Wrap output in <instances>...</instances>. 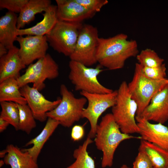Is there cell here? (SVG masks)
<instances>
[{"label":"cell","instance_id":"6da1fadb","mask_svg":"<svg viewBox=\"0 0 168 168\" xmlns=\"http://www.w3.org/2000/svg\"><path fill=\"white\" fill-rule=\"evenodd\" d=\"M120 33L107 38H99L96 59L99 65L110 70L123 68L126 61L138 54L137 41Z\"/></svg>","mask_w":168,"mask_h":168},{"label":"cell","instance_id":"7a4b0ae2","mask_svg":"<svg viewBox=\"0 0 168 168\" xmlns=\"http://www.w3.org/2000/svg\"><path fill=\"white\" fill-rule=\"evenodd\" d=\"M94 142L97 148L102 152V168L111 167L113 164L115 151L123 141L134 138H139L123 133L112 113L103 116L96 130Z\"/></svg>","mask_w":168,"mask_h":168},{"label":"cell","instance_id":"3957f363","mask_svg":"<svg viewBox=\"0 0 168 168\" xmlns=\"http://www.w3.org/2000/svg\"><path fill=\"white\" fill-rule=\"evenodd\" d=\"M137 110V104L131 97L128 84L123 81L117 90L116 103L112 107L111 113L123 133L130 135L139 133L135 119Z\"/></svg>","mask_w":168,"mask_h":168},{"label":"cell","instance_id":"277c9868","mask_svg":"<svg viewBox=\"0 0 168 168\" xmlns=\"http://www.w3.org/2000/svg\"><path fill=\"white\" fill-rule=\"evenodd\" d=\"M167 83L166 78L155 80L147 78L142 72V66L136 63L133 79L128 86L132 98L138 105L136 116H140L153 96Z\"/></svg>","mask_w":168,"mask_h":168},{"label":"cell","instance_id":"5b68a950","mask_svg":"<svg viewBox=\"0 0 168 168\" xmlns=\"http://www.w3.org/2000/svg\"><path fill=\"white\" fill-rule=\"evenodd\" d=\"M61 101L54 109L46 113L48 118L55 119L67 128L82 118V113L87 102L84 97L77 98L63 84L60 86Z\"/></svg>","mask_w":168,"mask_h":168},{"label":"cell","instance_id":"8992f818","mask_svg":"<svg viewBox=\"0 0 168 168\" xmlns=\"http://www.w3.org/2000/svg\"><path fill=\"white\" fill-rule=\"evenodd\" d=\"M69 67L68 78L74 85L76 91L100 94L109 93L113 91L102 85L98 81L97 76L104 70L100 65L95 68H90L71 60Z\"/></svg>","mask_w":168,"mask_h":168},{"label":"cell","instance_id":"52a82bcc","mask_svg":"<svg viewBox=\"0 0 168 168\" xmlns=\"http://www.w3.org/2000/svg\"><path fill=\"white\" fill-rule=\"evenodd\" d=\"M82 23L58 20L45 35L49 45L55 50L69 57L75 49Z\"/></svg>","mask_w":168,"mask_h":168},{"label":"cell","instance_id":"ba28073f","mask_svg":"<svg viewBox=\"0 0 168 168\" xmlns=\"http://www.w3.org/2000/svg\"><path fill=\"white\" fill-rule=\"evenodd\" d=\"M59 74L58 65L51 56L47 54L35 63L29 65L25 73L17 80L20 88L32 83L33 87L40 91L45 87V80L54 79Z\"/></svg>","mask_w":168,"mask_h":168},{"label":"cell","instance_id":"9c48e42d","mask_svg":"<svg viewBox=\"0 0 168 168\" xmlns=\"http://www.w3.org/2000/svg\"><path fill=\"white\" fill-rule=\"evenodd\" d=\"M80 94L87 100L88 105L82 112V118L87 119L89 122L90 129L88 137L94 138L98 125V120L107 109L112 107L115 104L117 90L109 93H91L80 91Z\"/></svg>","mask_w":168,"mask_h":168},{"label":"cell","instance_id":"30bf717a","mask_svg":"<svg viewBox=\"0 0 168 168\" xmlns=\"http://www.w3.org/2000/svg\"><path fill=\"white\" fill-rule=\"evenodd\" d=\"M97 28L92 25H82L73 52L69 57L75 61L89 67L97 63L96 53L99 39Z\"/></svg>","mask_w":168,"mask_h":168},{"label":"cell","instance_id":"8fae6325","mask_svg":"<svg viewBox=\"0 0 168 168\" xmlns=\"http://www.w3.org/2000/svg\"><path fill=\"white\" fill-rule=\"evenodd\" d=\"M16 41L20 45L19 54L26 66L45 57L47 54L49 47L45 35L18 36Z\"/></svg>","mask_w":168,"mask_h":168},{"label":"cell","instance_id":"7c38bea8","mask_svg":"<svg viewBox=\"0 0 168 168\" xmlns=\"http://www.w3.org/2000/svg\"><path fill=\"white\" fill-rule=\"evenodd\" d=\"M20 91L35 119L41 122L46 120L48 118L46 113L55 108L61 101L60 98L54 101L48 100L38 90L28 84L20 88Z\"/></svg>","mask_w":168,"mask_h":168},{"label":"cell","instance_id":"4fadbf2b","mask_svg":"<svg viewBox=\"0 0 168 168\" xmlns=\"http://www.w3.org/2000/svg\"><path fill=\"white\" fill-rule=\"evenodd\" d=\"M135 119L139 129L141 140L154 144L168 151V128L160 123L152 124L140 116Z\"/></svg>","mask_w":168,"mask_h":168},{"label":"cell","instance_id":"5bb4252c","mask_svg":"<svg viewBox=\"0 0 168 168\" xmlns=\"http://www.w3.org/2000/svg\"><path fill=\"white\" fill-rule=\"evenodd\" d=\"M140 117L162 124L168 120V83L153 96Z\"/></svg>","mask_w":168,"mask_h":168},{"label":"cell","instance_id":"9a60e30c","mask_svg":"<svg viewBox=\"0 0 168 168\" xmlns=\"http://www.w3.org/2000/svg\"><path fill=\"white\" fill-rule=\"evenodd\" d=\"M57 16L58 20L82 23L94 16L89 11L75 0H56Z\"/></svg>","mask_w":168,"mask_h":168},{"label":"cell","instance_id":"2e32d148","mask_svg":"<svg viewBox=\"0 0 168 168\" xmlns=\"http://www.w3.org/2000/svg\"><path fill=\"white\" fill-rule=\"evenodd\" d=\"M26 66L20 56L19 48L14 46L0 58V83L10 78L17 79Z\"/></svg>","mask_w":168,"mask_h":168},{"label":"cell","instance_id":"e0dca14e","mask_svg":"<svg viewBox=\"0 0 168 168\" xmlns=\"http://www.w3.org/2000/svg\"><path fill=\"white\" fill-rule=\"evenodd\" d=\"M57 10V6L51 5L43 14V18L41 21L31 27L18 29L17 36L45 35L52 30L58 20Z\"/></svg>","mask_w":168,"mask_h":168},{"label":"cell","instance_id":"ac0fdd59","mask_svg":"<svg viewBox=\"0 0 168 168\" xmlns=\"http://www.w3.org/2000/svg\"><path fill=\"white\" fill-rule=\"evenodd\" d=\"M6 149L7 153L3 161L11 168H38L37 162L28 152L12 144L7 145Z\"/></svg>","mask_w":168,"mask_h":168},{"label":"cell","instance_id":"d6986e66","mask_svg":"<svg viewBox=\"0 0 168 168\" xmlns=\"http://www.w3.org/2000/svg\"><path fill=\"white\" fill-rule=\"evenodd\" d=\"M59 125V123L57 121L48 118L46 124L40 133L25 145V146H27L31 144L33 145V146L28 148L22 149L21 150L28 152L37 162L38 157L44 144Z\"/></svg>","mask_w":168,"mask_h":168},{"label":"cell","instance_id":"ffe728a7","mask_svg":"<svg viewBox=\"0 0 168 168\" xmlns=\"http://www.w3.org/2000/svg\"><path fill=\"white\" fill-rule=\"evenodd\" d=\"M17 18L15 13L8 11L0 18V43L8 50L14 46L17 36Z\"/></svg>","mask_w":168,"mask_h":168},{"label":"cell","instance_id":"44dd1931","mask_svg":"<svg viewBox=\"0 0 168 168\" xmlns=\"http://www.w3.org/2000/svg\"><path fill=\"white\" fill-rule=\"evenodd\" d=\"M51 5L49 0H29L19 13L17 20V29H23L34 19L36 14L45 12Z\"/></svg>","mask_w":168,"mask_h":168},{"label":"cell","instance_id":"7402d4cb","mask_svg":"<svg viewBox=\"0 0 168 168\" xmlns=\"http://www.w3.org/2000/svg\"><path fill=\"white\" fill-rule=\"evenodd\" d=\"M138 151L144 152L148 156L153 168L168 167V151L143 140H141Z\"/></svg>","mask_w":168,"mask_h":168},{"label":"cell","instance_id":"603a6c76","mask_svg":"<svg viewBox=\"0 0 168 168\" xmlns=\"http://www.w3.org/2000/svg\"><path fill=\"white\" fill-rule=\"evenodd\" d=\"M11 101L21 104H27L22 95L16 78L12 77L0 83V102Z\"/></svg>","mask_w":168,"mask_h":168},{"label":"cell","instance_id":"cb8c5ba5","mask_svg":"<svg viewBox=\"0 0 168 168\" xmlns=\"http://www.w3.org/2000/svg\"><path fill=\"white\" fill-rule=\"evenodd\" d=\"M93 142L92 139L87 136L83 144L74 151V162L66 168H96L94 160L87 151L88 146Z\"/></svg>","mask_w":168,"mask_h":168},{"label":"cell","instance_id":"d4e9b609","mask_svg":"<svg viewBox=\"0 0 168 168\" xmlns=\"http://www.w3.org/2000/svg\"><path fill=\"white\" fill-rule=\"evenodd\" d=\"M16 105L19 114L18 129L29 134L36 126L35 119L27 104Z\"/></svg>","mask_w":168,"mask_h":168},{"label":"cell","instance_id":"484cf974","mask_svg":"<svg viewBox=\"0 0 168 168\" xmlns=\"http://www.w3.org/2000/svg\"><path fill=\"white\" fill-rule=\"evenodd\" d=\"M0 104L1 108L0 117L18 130L19 114L16 104L11 101H2Z\"/></svg>","mask_w":168,"mask_h":168},{"label":"cell","instance_id":"4316f807","mask_svg":"<svg viewBox=\"0 0 168 168\" xmlns=\"http://www.w3.org/2000/svg\"><path fill=\"white\" fill-rule=\"evenodd\" d=\"M138 63L143 67L156 68L163 63L164 59L160 58L155 51L150 49L143 50L137 55Z\"/></svg>","mask_w":168,"mask_h":168},{"label":"cell","instance_id":"83f0119b","mask_svg":"<svg viewBox=\"0 0 168 168\" xmlns=\"http://www.w3.org/2000/svg\"><path fill=\"white\" fill-rule=\"evenodd\" d=\"M142 71L146 77L152 80H160L166 78V68L165 63L156 68L142 66Z\"/></svg>","mask_w":168,"mask_h":168},{"label":"cell","instance_id":"f1b7e54d","mask_svg":"<svg viewBox=\"0 0 168 168\" xmlns=\"http://www.w3.org/2000/svg\"><path fill=\"white\" fill-rule=\"evenodd\" d=\"M29 0H0V8L14 13H20Z\"/></svg>","mask_w":168,"mask_h":168},{"label":"cell","instance_id":"f546056e","mask_svg":"<svg viewBox=\"0 0 168 168\" xmlns=\"http://www.w3.org/2000/svg\"><path fill=\"white\" fill-rule=\"evenodd\" d=\"M86 8L95 14L100 11L108 2L107 0H75Z\"/></svg>","mask_w":168,"mask_h":168},{"label":"cell","instance_id":"4dcf8cb0","mask_svg":"<svg viewBox=\"0 0 168 168\" xmlns=\"http://www.w3.org/2000/svg\"><path fill=\"white\" fill-rule=\"evenodd\" d=\"M133 168H153L152 163L148 156L144 152H138L133 163Z\"/></svg>","mask_w":168,"mask_h":168},{"label":"cell","instance_id":"1f68e13d","mask_svg":"<svg viewBox=\"0 0 168 168\" xmlns=\"http://www.w3.org/2000/svg\"><path fill=\"white\" fill-rule=\"evenodd\" d=\"M85 133L84 127L80 125H75L72 128L71 138L74 142L78 141L83 137Z\"/></svg>","mask_w":168,"mask_h":168},{"label":"cell","instance_id":"d6a6232c","mask_svg":"<svg viewBox=\"0 0 168 168\" xmlns=\"http://www.w3.org/2000/svg\"><path fill=\"white\" fill-rule=\"evenodd\" d=\"M9 124L8 122L0 117V132L2 133L6 130Z\"/></svg>","mask_w":168,"mask_h":168},{"label":"cell","instance_id":"836d02e7","mask_svg":"<svg viewBox=\"0 0 168 168\" xmlns=\"http://www.w3.org/2000/svg\"><path fill=\"white\" fill-rule=\"evenodd\" d=\"M8 50L4 45L0 43V58L6 54Z\"/></svg>","mask_w":168,"mask_h":168},{"label":"cell","instance_id":"e575fe53","mask_svg":"<svg viewBox=\"0 0 168 168\" xmlns=\"http://www.w3.org/2000/svg\"><path fill=\"white\" fill-rule=\"evenodd\" d=\"M7 153V152L5 149L0 152V157L1 158H4Z\"/></svg>","mask_w":168,"mask_h":168},{"label":"cell","instance_id":"d590c367","mask_svg":"<svg viewBox=\"0 0 168 168\" xmlns=\"http://www.w3.org/2000/svg\"><path fill=\"white\" fill-rule=\"evenodd\" d=\"M119 168H130V167L126 165L123 164Z\"/></svg>","mask_w":168,"mask_h":168},{"label":"cell","instance_id":"8d00e7d4","mask_svg":"<svg viewBox=\"0 0 168 168\" xmlns=\"http://www.w3.org/2000/svg\"><path fill=\"white\" fill-rule=\"evenodd\" d=\"M5 163L3 160H1L0 161V167L2 166L3 165H4Z\"/></svg>","mask_w":168,"mask_h":168},{"label":"cell","instance_id":"74e56055","mask_svg":"<svg viewBox=\"0 0 168 168\" xmlns=\"http://www.w3.org/2000/svg\"><path fill=\"white\" fill-rule=\"evenodd\" d=\"M166 168H168V167Z\"/></svg>","mask_w":168,"mask_h":168}]
</instances>
